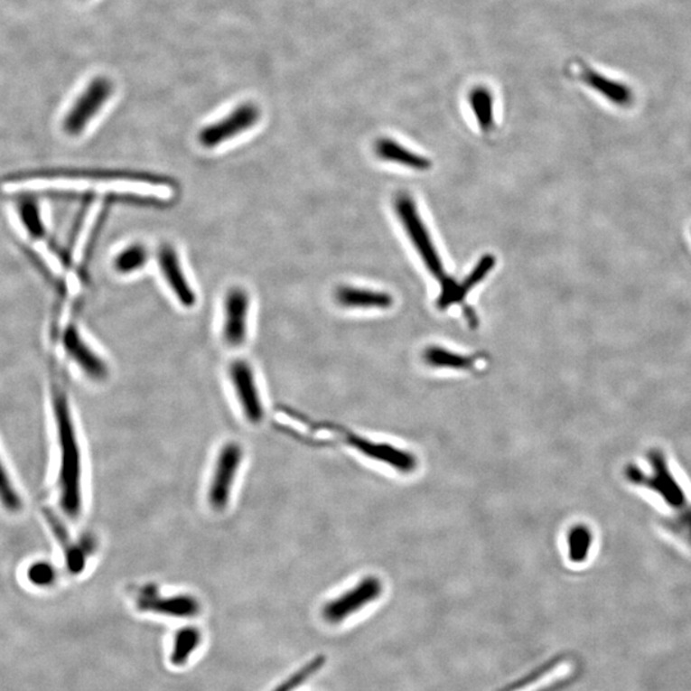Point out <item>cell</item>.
<instances>
[{
  "label": "cell",
  "instance_id": "d6986e66",
  "mask_svg": "<svg viewBox=\"0 0 691 691\" xmlns=\"http://www.w3.org/2000/svg\"><path fill=\"white\" fill-rule=\"evenodd\" d=\"M424 360L434 368L470 369L474 365V359L470 356L460 355L435 346L429 347L424 352Z\"/></svg>",
  "mask_w": 691,
  "mask_h": 691
},
{
  "label": "cell",
  "instance_id": "cb8c5ba5",
  "mask_svg": "<svg viewBox=\"0 0 691 691\" xmlns=\"http://www.w3.org/2000/svg\"><path fill=\"white\" fill-rule=\"evenodd\" d=\"M562 659H564L562 657H556V658H552L551 660H548V662L543 663L542 666H539V668L534 669V671H531L530 674L525 675L524 677L520 678V680L507 685V686L502 687V689H500L499 691H518L522 689V687L527 686V685L536 683V681L539 680V678H542L543 676L548 674V672H551L552 669L557 668V666L562 662Z\"/></svg>",
  "mask_w": 691,
  "mask_h": 691
},
{
  "label": "cell",
  "instance_id": "ba28073f",
  "mask_svg": "<svg viewBox=\"0 0 691 691\" xmlns=\"http://www.w3.org/2000/svg\"><path fill=\"white\" fill-rule=\"evenodd\" d=\"M250 306V294L244 287L235 285L227 291L222 324V337L227 346L238 349L247 341Z\"/></svg>",
  "mask_w": 691,
  "mask_h": 691
},
{
  "label": "cell",
  "instance_id": "e0dca14e",
  "mask_svg": "<svg viewBox=\"0 0 691 691\" xmlns=\"http://www.w3.org/2000/svg\"><path fill=\"white\" fill-rule=\"evenodd\" d=\"M149 259L150 251L146 245L143 242H134L118 251L113 259V269L121 275H134L145 268Z\"/></svg>",
  "mask_w": 691,
  "mask_h": 691
},
{
  "label": "cell",
  "instance_id": "44dd1931",
  "mask_svg": "<svg viewBox=\"0 0 691 691\" xmlns=\"http://www.w3.org/2000/svg\"><path fill=\"white\" fill-rule=\"evenodd\" d=\"M0 503L9 512H18L23 509V499L12 483L11 476L8 475L7 469L3 465L0 459Z\"/></svg>",
  "mask_w": 691,
  "mask_h": 691
},
{
  "label": "cell",
  "instance_id": "7a4b0ae2",
  "mask_svg": "<svg viewBox=\"0 0 691 691\" xmlns=\"http://www.w3.org/2000/svg\"><path fill=\"white\" fill-rule=\"evenodd\" d=\"M648 459H649V463L654 472L652 476L645 475L640 470L632 468V466H630L626 474L632 483L650 488L663 497V500L674 509V514H676L675 518L668 521L669 528L672 527V529L677 531L685 539L689 540L691 545V505L686 499V494L674 475L669 472L662 453H659L658 450H652V453L648 454Z\"/></svg>",
  "mask_w": 691,
  "mask_h": 691
},
{
  "label": "cell",
  "instance_id": "9c48e42d",
  "mask_svg": "<svg viewBox=\"0 0 691 691\" xmlns=\"http://www.w3.org/2000/svg\"><path fill=\"white\" fill-rule=\"evenodd\" d=\"M382 592V583L377 577L362 579L358 585L353 586L350 591L328 602L322 608V617H324L325 621L330 623L345 621L352 614L369 606L371 602L377 601Z\"/></svg>",
  "mask_w": 691,
  "mask_h": 691
},
{
  "label": "cell",
  "instance_id": "5b68a950",
  "mask_svg": "<svg viewBox=\"0 0 691 691\" xmlns=\"http://www.w3.org/2000/svg\"><path fill=\"white\" fill-rule=\"evenodd\" d=\"M395 205L399 220L404 224L405 229L407 230L408 238L413 241L415 248L422 257L426 268L437 278H444L445 275L441 257H439L437 250L433 245L428 229L424 226L414 200L407 193H399Z\"/></svg>",
  "mask_w": 691,
  "mask_h": 691
},
{
  "label": "cell",
  "instance_id": "484cf974",
  "mask_svg": "<svg viewBox=\"0 0 691 691\" xmlns=\"http://www.w3.org/2000/svg\"><path fill=\"white\" fill-rule=\"evenodd\" d=\"M55 571L53 566H51L45 562H39V564L33 565L29 570V579L31 582L38 586L51 585L55 582Z\"/></svg>",
  "mask_w": 691,
  "mask_h": 691
},
{
  "label": "cell",
  "instance_id": "277c9868",
  "mask_svg": "<svg viewBox=\"0 0 691 691\" xmlns=\"http://www.w3.org/2000/svg\"><path fill=\"white\" fill-rule=\"evenodd\" d=\"M113 90L115 88L112 81L107 77H95L91 79L90 84L86 86L85 90L77 98L69 113L64 117L63 131L70 136L81 135L92 119L99 115L100 110L112 97Z\"/></svg>",
  "mask_w": 691,
  "mask_h": 691
},
{
  "label": "cell",
  "instance_id": "7c38bea8",
  "mask_svg": "<svg viewBox=\"0 0 691 691\" xmlns=\"http://www.w3.org/2000/svg\"><path fill=\"white\" fill-rule=\"evenodd\" d=\"M64 349L82 373L95 382H103L109 376V368L99 353L84 340L76 328L70 327L64 333Z\"/></svg>",
  "mask_w": 691,
  "mask_h": 691
},
{
  "label": "cell",
  "instance_id": "30bf717a",
  "mask_svg": "<svg viewBox=\"0 0 691 691\" xmlns=\"http://www.w3.org/2000/svg\"><path fill=\"white\" fill-rule=\"evenodd\" d=\"M156 261H158V268L161 270L163 279L172 294L176 297L181 305L186 309H192L198 303V296L187 278L180 255L174 246L163 244L156 253Z\"/></svg>",
  "mask_w": 691,
  "mask_h": 691
},
{
  "label": "cell",
  "instance_id": "4fadbf2b",
  "mask_svg": "<svg viewBox=\"0 0 691 691\" xmlns=\"http://www.w3.org/2000/svg\"><path fill=\"white\" fill-rule=\"evenodd\" d=\"M582 79L584 84L588 85L593 90L606 98L614 106L628 107L634 101V92L629 86L621 84L616 79H608V77L595 72L594 70H583Z\"/></svg>",
  "mask_w": 691,
  "mask_h": 691
},
{
  "label": "cell",
  "instance_id": "6da1fadb",
  "mask_svg": "<svg viewBox=\"0 0 691 691\" xmlns=\"http://www.w3.org/2000/svg\"><path fill=\"white\" fill-rule=\"evenodd\" d=\"M53 411L60 445V488L61 507L70 518H79L82 512V459L79 438L73 423L69 397L58 384L53 388Z\"/></svg>",
  "mask_w": 691,
  "mask_h": 691
},
{
  "label": "cell",
  "instance_id": "7402d4cb",
  "mask_svg": "<svg viewBox=\"0 0 691 691\" xmlns=\"http://www.w3.org/2000/svg\"><path fill=\"white\" fill-rule=\"evenodd\" d=\"M325 662H327L325 656L315 657L314 659L307 662L303 668H301L299 671L294 672V674L290 676V677H288L284 684L278 685V686H276L273 691L296 690L301 684L305 683V681L309 680L313 675H315L319 669L322 668V666L325 665Z\"/></svg>",
  "mask_w": 691,
  "mask_h": 691
},
{
  "label": "cell",
  "instance_id": "5bb4252c",
  "mask_svg": "<svg viewBox=\"0 0 691 691\" xmlns=\"http://www.w3.org/2000/svg\"><path fill=\"white\" fill-rule=\"evenodd\" d=\"M376 152L377 155L383 161L398 163V164L416 169V171H426L432 167L429 159L411 152L392 138H379L376 144Z\"/></svg>",
  "mask_w": 691,
  "mask_h": 691
},
{
  "label": "cell",
  "instance_id": "2e32d148",
  "mask_svg": "<svg viewBox=\"0 0 691 691\" xmlns=\"http://www.w3.org/2000/svg\"><path fill=\"white\" fill-rule=\"evenodd\" d=\"M469 104L481 130L490 132L494 126L493 92L487 86H475L470 90Z\"/></svg>",
  "mask_w": 691,
  "mask_h": 691
},
{
  "label": "cell",
  "instance_id": "8992f818",
  "mask_svg": "<svg viewBox=\"0 0 691 691\" xmlns=\"http://www.w3.org/2000/svg\"><path fill=\"white\" fill-rule=\"evenodd\" d=\"M260 109L257 104H239L232 112L200 130L198 140L205 149H215L224 145L227 141L238 137L251 130L260 121Z\"/></svg>",
  "mask_w": 691,
  "mask_h": 691
},
{
  "label": "cell",
  "instance_id": "ac0fdd59",
  "mask_svg": "<svg viewBox=\"0 0 691 691\" xmlns=\"http://www.w3.org/2000/svg\"><path fill=\"white\" fill-rule=\"evenodd\" d=\"M201 644V631L196 628L178 630L174 637L173 649L171 653V663L176 668H182L187 660L191 658L193 652Z\"/></svg>",
  "mask_w": 691,
  "mask_h": 691
},
{
  "label": "cell",
  "instance_id": "ffe728a7",
  "mask_svg": "<svg viewBox=\"0 0 691 691\" xmlns=\"http://www.w3.org/2000/svg\"><path fill=\"white\" fill-rule=\"evenodd\" d=\"M592 534L585 527H575L570 530L567 537L568 555L571 561L582 562L585 560L588 552L591 551Z\"/></svg>",
  "mask_w": 691,
  "mask_h": 691
},
{
  "label": "cell",
  "instance_id": "603a6c76",
  "mask_svg": "<svg viewBox=\"0 0 691 691\" xmlns=\"http://www.w3.org/2000/svg\"><path fill=\"white\" fill-rule=\"evenodd\" d=\"M494 264H496V259H494L493 255H484V257L479 260L475 268L470 272L468 276H466L465 281H463L462 284H460V291L463 297H466V294H468L475 285H478L483 281L485 276L488 275V273L493 269Z\"/></svg>",
  "mask_w": 691,
  "mask_h": 691
},
{
  "label": "cell",
  "instance_id": "3957f363",
  "mask_svg": "<svg viewBox=\"0 0 691 691\" xmlns=\"http://www.w3.org/2000/svg\"><path fill=\"white\" fill-rule=\"evenodd\" d=\"M242 461L244 450L238 442H229L218 453L207 493L209 506L214 511H224L229 507Z\"/></svg>",
  "mask_w": 691,
  "mask_h": 691
},
{
  "label": "cell",
  "instance_id": "8fae6325",
  "mask_svg": "<svg viewBox=\"0 0 691 691\" xmlns=\"http://www.w3.org/2000/svg\"><path fill=\"white\" fill-rule=\"evenodd\" d=\"M137 608L144 612L159 613L162 616L176 617V619H191L198 616L201 611L198 599L192 595L177 594L162 597L159 593L154 591L152 586H147L145 591L141 592L137 599Z\"/></svg>",
  "mask_w": 691,
  "mask_h": 691
},
{
  "label": "cell",
  "instance_id": "d4e9b609",
  "mask_svg": "<svg viewBox=\"0 0 691 691\" xmlns=\"http://www.w3.org/2000/svg\"><path fill=\"white\" fill-rule=\"evenodd\" d=\"M20 213L24 227H27L33 235H36V238H40L44 233V227H42V214H40L38 204L26 200L21 204Z\"/></svg>",
  "mask_w": 691,
  "mask_h": 691
},
{
  "label": "cell",
  "instance_id": "52a82bcc",
  "mask_svg": "<svg viewBox=\"0 0 691 691\" xmlns=\"http://www.w3.org/2000/svg\"><path fill=\"white\" fill-rule=\"evenodd\" d=\"M229 376L246 420L257 425L266 416V408H264L253 367L246 360L232 361L229 365Z\"/></svg>",
  "mask_w": 691,
  "mask_h": 691
},
{
  "label": "cell",
  "instance_id": "9a60e30c",
  "mask_svg": "<svg viewBox=\"0 0 691 691\" xmlns=\"http://www.w3.org/2000/svg\"><path fill=\"white\" fill-rule=\"evenodd\" d=\"M336 299L340 305L345 307H377L388 309L393 303L391 294L386 292L360 290V288L341 287L336 292Z\"/></svg>",
  "mask_w": 691,
  "mask_h": 691
}]
</instances>
